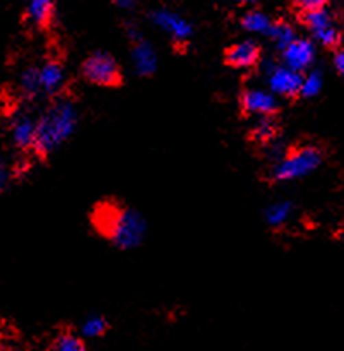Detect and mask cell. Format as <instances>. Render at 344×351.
I'll return each instance as SVG.
<instances>
[{"label":"cell","instance_id":"cell-17","mask_svg":"<svg viewBox=\"0 0 344 351\" xmlns=\"http://www.w3.org/2000/svg\"><path fill=\"white\" fill-rule=\"evenodd\" d=\"M154 19H156V23L161 24L163 27L173 31L177 36H182V34L187 33L188 29L187 23H185L184 19H180V17L175 16V14L168 12V10H160V12H156L154 14Z\"/></svg>","mask_w":344,"mask_h":351},{"label":"cell","instance_id":"cell-12","mask_svg":"<svg viewBox=\"0 0 344 351\" xmlns=\"http://www.w3.org/2000/svg\"><path fill=\"white\" fill-rule=\"evenodd\" d=\"M64 84V67L60 62L48 60L43 67L40 69V86L41 91L53 95L58 93Z\"/></svg>","mask_w":344,"mask_h":351},{"label":"cell","instance_id":"cell-5","mask_svg":"<svg viewBox=\"0 0 344 351\" xmlns=\"http://www.w3.org/2000/svg\"><path fill=\"white\" fill-rule=\"evenodd\" d=\"M82 77L89 84L99 88H120L123 86V72L119 62L108 53L96 51L91 53L81 65Z\"/></svg>","mask_w":344,"mask_h":351},{"label":"cell","instance_id":"cell-11","mask_svg":"<svg viewBox=\"0 0 344 351\" xmlns=\"http://www.w3.org/2000/svg\"><path fill=\"white\" fill-rule=\"evenodd\" d=\"M281 125L276 120V115L273 117H260L259 122L250 129L249 139L257 146H267L280 136Z\"/></svg>","mask_w":344,"mask_h":351},{"label":"cell","instance_id":"cell-19","mask_svg":"<svg viewBox=\"0 0 344 351\" xmlns=\"http://www.w3.org/2000/svg\"><path fill=\"white\" fill-rule=\"evenodd\" d=\"M322 88V75L321 72L312 71L310 74L304 75V86H302V96H315Z\"/></svg>","mask_w":344,"mask_h":351},{"label":"cell","instance_id":"cell-4","mask_svg":"<svg viewBox=\"0 0 344 351\" xmlns=\"http://www.w3.org/2000/svg\"><path fill=\"white\" fill-rule=\"evenodd\" d=\"M298 21L310 33L312 40L329 50H338L343 41V29L338 27L334 14L329 10V7L300 12Z\"/></svg>","mask_w":344,"mask_h":351},{"label":"cell","instance_id":"cell-2","mask_svg":"<svg viewBox=\"0 0 344 351\" xmlns=\"http://www.w3.org/2000/svg\"><path fill=\"white\" fill-rule=\"evenodd\" d=\"M75 125V110L71 99L60 98L55 101L36 122L33 149L41 158H47L55 147L64 143Z\"/></svg>","mask_w":344,"mask_h":351},{"label":"cell","instance_id":"cell-28","mask_svg":"<svg viewBox=\"0 0 344 351\" xmlns=\"http://www.w3.org/2000/svg\"><path fill=\"white\" fill-rule=\"evenodd\" d=\"M343 235H344V226H343Z\"/></svg>","mask_w":344,"mask_h":351},{"label":"cell","instance_id":"cell-16","mask_svg":"<svg viewBox=\"0 0 344 351\" xmlns=\"http://www.w3.org/2000/svg\"><path fill=\"white\" fill-rule=\"evenodd\" d=\"M51 348L58 351H84L86 345L81 338L74 335L71 329H62L57 336L55 341L51 343Z\"/></svg>","mask_w":344,"mask_h":351},{"label":"cell","instance_id":"cell-8","mask_svg":"<svg viewBox=\"0 0 344 351\" xmlns=\"http://www.w3.org/2000/svg\"><path fill=\"white\" fill-rule=\"evenodd\" d=\"M269 86L274 93L281 95L286 99H298L302 96V86H304V72L283 65L276 67L269 74Z\"/></svg>","mask_w":344,"mask_h":351},{"label":"cell","instance_id":"cell-6","mask_svg":"<svg viewBox=\"0 0 344 351\" xmlns=\"http://www.w3.org/2000/svg\"><path fill=\"white\" fill-rule=\"evenodd\" d=\"M240 113L249 117H273L280 113V105L271 93L259 89H243L240 95Z\"/></svg>","mask_w":344,"mask_h":351},{"label":"cell","instance_id":"cell-7","mask_svg":"<svg viewBox=\"0 0 344 351\" xmlns=\"http://www.w3.org/2000/svg\"><path fill=\"white\" fill-rule=\"evenodd\" d=\"M260 57H262V48L252 40L230 45L225 50V55H223L225 64L232 69H238V71L256 69L260 64Z\"/></svg>","mask_w":344,"mask_h":351},{"label":"cell","instance_id":"cell-3","mask_svg":"<svg viewBox=\"0 0 344 351\" xmlns=\"http://www.w3.org/2000/svg\"><path fill=\"white\" fill-rule=\"evenodd\" d=\"M324 161V149L317 144H295L266 171V180L269 184L295 180L305 177L321 167Z\"/></svg>","mask_w":344,"mask_h":351},{"label":"cell","instance_id":"cell-24","mask_svg":"<svg viewBox=\"0 0 344 351\" xmlns=\"http://www.w3.org/2000/svg\"><path fill=\"white\" fill-rule=\"evenodd\" d=\"M334 65H336V71L344 77V47L338 48L336 51V57H334Z\"/></svg>","mask_w":344,"mask_h":351},{"label":"cell","instance_id":"cell-9","mask_svg":"<svg viewBox=\"0 0 344 351\" xmlns=\"http://www.w3.org/2000/svg\"><path fill=\"white\" fill-rule=\"evenodd\" d=\"M315 47L314 41L308 38H295L293 41L283 48V62L288 67L298 72H304L314 64Z\"/></svg>","mask_w":344,"mask_h":351},{"label":"cell","instance_id":"cell-18","mask_svg":"<svg viewBox=\"0 0 344 351\" xmlns=\"http://www.w3.org/2000/svg\"><path fill=\"white\" fill-rule=\"evenodd\" d=\"M21 89L27 96H34L40 91V69L29 67L21 74Z\"/></svg>","mask_w":344,"mask_h":351},{"label":"cell","instance_id":"cell-1","mask_svg":"<svg viewBox=\"0 0 344 351\" xmlns=\"http://www.w3.org/2000/svg\"><path fill=\"white\" fill-rule=\"evenodd\" d=\"M93 226L105 239L119 243L120 247H130L137 243L143 235V225L120 202L103 201L95 208L91 216Z\"/></svg>","mask_w":344,"mask_h":351},{"label":"cell","instance_id":"cell-27","mask_svg":"<svg viewBox=\"0 0 344 351\" xmlns=\"http://www.w3.org/2000/svg\"><path fill=\"white\" fill-rule=\"evenodd\" d=\"M343 40H344V27H343Z\"/></svg>","mask_w":344,"mask_h":351},{"label":"cell","instance_id":"cell-10","mask_svg":"<svg viewBox=\"0 0 344 351\" xmlns=\"http://www.w3.org/2000/svg\"><path fill=\"white\" fill-rule=\"evenodd\" d=\"M55 0H26V17L33 26L48 29L53 23Z\"/></svg>","mask_w":344,"mask_h":351},{"label":"cell","instance_id":"cell-23","mask_svg":"<svg viewBox=\"0 0 344 351\" xmlns=\"http://www.w3.org/2000/svg\"><path fill=\"white\" fill-rule=\"evenodd\" d=\"M9 180H10V171H9V168H7L3 163H0V192H2L3 189L7 187V184H9Z\"/></svg>","mask_w":344,"mask_h":351},{"label":"cell","instance_id":"cell-13","mask_svg":"<svg viewBox=\"0 0 344 351\" xmlns=\"http://www.w3.org/2000/svg\"><path fill=\"white\" fill-rule=\"evenodd\" d=\"M34 136H36V122L29 117L23 115L12 123V141L21 149L33 147Z\"/></svg>","mask_w":344,"mask_h":351},{"label":"cell","instance_id":"cell-20","mask_svg":"<svg viewBox=\"0 0 344 351\" xmlns=\"http://www.w3.org/2000/svg\"><path fill=\"white\" fill-rule=\"evenodd\" d=\"M108 331V322L101 317H95L86 322L84 335L86 336H103Z\"/></svg>","mask_w":344,"mask_h":351},{"label":"cell","instance_id":"cell-26","mask_svg":"<svg viewBox=\"0 0 344 351\" xmlns=\"http://www.w3.org/2000/svg\"><path fill=\"white\" fill-rule=\"evenodd\" d=\"M235 2H238V3H254V2H257V0H235Z\"/></svg>","mask_w":344,"mask_h":351},{"label":"cell","instance_id":"cell-15","mask_svg":"<svg viewBox=\"0 0 344 351\" xmlns=\"http://www.w3.org/2000/svg\"><path fill=\"white\" fill-rule=\"evenodd\" d=\"M240 23H242V26L245 27L247 31L267 34V31H269L273 21H271L266 14L260 12V10H249V12L242 17V21H240Z\"/></svg>","mask_w":344,"mask_h":351},{"label":"cell","instance_id":"cell-21","mask_svg":"<svg viewBox=\"0 0 344 351\" xmlns=\"http://www.w3.org/2000/svg\"><path fill=\"white\" fill-rule=\"evenodd\" d=\"M331 0H291L295 9L300 12H307V10H315L321 9V7H328Z\"/></svg>","mask_w":344,"mask_h":351},{"label":"cell","instance_id":"cell-22","mask_svg":"<svg viewBox=\"0 0 344 351\" xmlns=\"http://www.w3.org/2000/svg\"><path fill=\"white\" fill-rule=\"evenodd\" d=\"M288 213H290V204L274 206V208L269 211V219L273 223H280L283 221V219H286Z\"/></svg>","mask_w":344,"mask_h":351},{"label":"cell","instance_id":"cell-14","mask_svg":"<svg viewBox=\"0 0 344 351\" xmlns=\"http://www.w3.org/2000/svg\"><path fill=\"white\" fill-rule=\"evenodd\" d=\"M267 34L273 38V41L278 45V47L281 48V50H283V48L286 47L290 41H293L295 38H297V36H295L293 26H291V24L288 23V21H284V19L274 21V23L271 24Z\"/></svg>","mask_w":344,"mask_h":351},{"label":"cell","instance_id":"cell-25","mask_svg":"<svg viewBox=\"0 0 344 351\" xmlns=\"http://www.w3.org/2000/svg\"><path fill=\"white\" fill-rule=\"evenodd\" d=\"M113 2L119 3L120 7H129V5H132L134 0H113Z\"/></svg>","mask_w":344,"mask_h":351}]
</instances>
